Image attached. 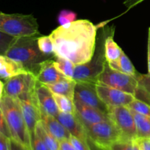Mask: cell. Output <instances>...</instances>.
I'll return each instance as SVG.
<instances>
[{
	"mask_svg": "<svg viewBox=\"0 0 150 150\" xmlns=\"http://www.w3.org/2000/svg\"><path fill=\"white\" fill-rule=\"evenodd\" d=\"M98 29L85 19L58 26L50 34L56 57L67 59L76 65L89 62L96 48Z\"/></svg>",
	"mask_w": 150,
	"mask_h": 150,
	"instance_id": "6da1fadb",
	"label": "cell"
},
{
	"mask_svg": "<svg viewBox=\"0 0 150 150\" xmlns=\"http://www.w3.org/2000/svg\"><path fill=\"white\" fill-rule=\"evenodd\" d=\"M39 37L13 38L1 54L20 63L26 71L36 76L42 62L53 59L40 50L38 42Z\"/></svg>",
	"mask_w": 150,
	"mask_h": 150,
	"instance_id": "7a4b0ae2",
	"label": "cell"
},
{
	"mask_svg": "<svg viewBox=\"0 0 150 150\" xmlns=\"http://www.w3.org/2000/svg\"><path fill=\"white\" fill-rule=\"evenodd\" d=\"M0 112L10 128L12 139L31 150V137L18 98L4 95L0 97Z\"/></svg>",
	"mask_w": 150,
	"mask_h": 150,
	"instance_id": "3957f363",
	"label": "cell"
},
{
	"mask_svg": "<svg viewBox=\"0 0 150 150\" xmlns=\"http://www.w3.org/2000/svg\"><path fill=\"white\" fill-rule=\"evenodd\" d=\"M108 29L103 27L100 35L97 37L96 48L92 59L83 64L76 65L73 79L76 82H87L97 84L100 76L108 62L105 54V40Z\"/></svg>",
	"mask_w": 150,
	"mask_h": 150,
	"instance_id": "277c9868",
	"label": "cell"
},
{
	"mask_svg": "<svg viewBox=\"0 0 150 150\" xmlns=\"http://www.w3.org/2000/svg\"><path fill=\"white\" fill-rule=\"evenodd\" d=\"M0 32L15 38L41 36L37 19L32 15L0 13Z\"/></svg>",
	"mask_w": 150,
	"mask_h": 150,
	"instance_id": "5b68a950",
	"label": "cell"
},
{
	"mask_svg": "<svg viewBox=\"0 0 150 150\" xmlns=\"http://www.w3.org/2000/svg\"><path fill=\"white\" fill-rule=\"evenodd\" d=\"M89 142L103 150H110L113 144L122 139L121 133L111 120L84 126Z\"/></svg>",
	"mask_w": 150,
	"mask_h": 150,
	"instance_id": "8992f818",
	"label": "cell"
},
{
	"mask_svg": "<svg viewBox=\"0 0 150 150\" xmlns=\"http://www.w3.org/2000/svg\"><path fill=\"white\" fill-rule=\"evenodd\" d=\"M97 84L111 86L132 94L135 97L139 88V82L136 77L114 70L110 67L108 62L105 64L103 72L100 76Z\"/></svg>",
	"mask_w": 150,
	"mask_h": 150,
	"instance_id": "52a82bcc",
	"label": "cell"
},
{
	"mask_svg": "<svg viewBox=\"0 0 150 150\" xmlns=\"http://www.w3.org/2000/svg\"><path fill=\"white\" fill-rule=\"evenodd\" d=\"M108 116L117 126L124 140H135L137 139L136 122L132 111L128 106L111 107Z\"/></svg>",
	"mask_w": 150,
	"mask_h": 150,
	"instance_id": "ba28073f",
	"label": "cell"
},
{
	"mask_svg": "<svg viewBox=\"0 0 150 150\" xmlns=\"http://www.w3.org/2000/svg\"><path fill=\"white\" fill-rule=\"evenodd\" d=\"M25 122L30 133V137L35 135L36 125L42 120V114L37 99L35 89L32 92H27L18 98Z\"/></svg>",
	"mask_w": 150,
	"mask_h": 150,
	"instance_id": "9c48e42d",
	"label": "cell"
},
{
	"mask_svg": "<svg viewBox=\"0 0 150 150\" xmlns=\"http://www.w3.org/2000/svg\"><path fill=\"white\" fill-rule=\"evenodd\" d=\"M2 81L4 95L16 99L23 94L35 90L38 83L35 75L30 73L20 74Z\"/></svg>",
	"mask_w": 150,
	"mask_h": 150,
	"instance_id": "30bf717a",
	"label": "cell"
},
{
	"mask_svg": "<svg viewBox=\"0 0 150 150\" xmlns=\"http://www.w3.org/2000/svg\"><path fill=\"white\" fill-rule=\"evenodd\" d=\"M74 99L108 114V107L101 100L96 89V84L87 82H77Z\"/></svg>",
	"mask_w": 150,
	"mask_h": 150,
	"instance_id": "8fae6325",
	"label": "cell"
},
{
	"mask_svg": "<svg viewBox=\"0 0 150 150\" xmlns=\"http://www.w3.org/2000/svg\"><path fill=\"white\" fill-rule=\"evenodd\" d=\"M96 89L101 100L108 108L111 107L127 106L136 98L132 94L105 85L96 84Z\"/></svg>",
	"mask_w": 150,
	"mask_h": 150,
	"instance_id": "7c38bea8",
	"label": "cell"
},
{
	"mask_svg": "<svg viewBox=\"0 0 150 150\" xmlns=\"http://www.w3.org/2000/svg\"><path fill=\"white\" fill-rule=\"evenodd\" d=\"M35 93L41 114L57 117L60 111L56 103L54 94L50 90L49 88L46 85L38 82Z\"/></svg>",
	"mask_w": 150,
	"mask_h": 150,
	"instance_id": "4fadbf2b",
	"label": "cell"
},
{
	"mask_svg": "<svg viewBox=\"0 0 150 150\" xmlns=\"http://www.w3.org/2000/svg\"><path fill=\"white\" fill-rule=\"evenodd\" d=\"M74 103L76 106V115L82 122L83 126L111 120L108 114H105L93 107L86 105L78 100L74 99Z\"/></svg>",
	"mask_w": 150,
	"mask_h": 150,
	"instance_id": "5bb4252c",
	"label": "cell"
},
{
	"mask_svg": "<svg viewBox=\"0 0 150 150\" xmlns=\"http://www.w3.org/2000/svg\"><path fill=\"white\" fill-rule=\"evenodd\" d=\"M57 118L67 128L72 136L89 143V138L86 129L76 114H66L59 112Z\"/></svg>",
	"mask_w": 150,
	"mask_h": 150,
	"instance_id": "9a60e30c",
	"label": "cell"
},
{
	"mask_svg": "<svg viewBox=\"0 0 150 150\" xmlns=\"http://www.w3.org/2000/svg\"><path fill=\"white\" fill-rule=\"evenodd\" d=\"M54 59V58L50 59L42 62L39 72L35 76L38 82L48 86L67 79L56 68Z\"/></svg>",
	"mask_w": 150,
	"mask_h": 150,
	"instance_id": "2e32d148",
	"label": "cell"
},
{
	"mask_svg": "<svg viewBox=\"0 0 150 150\" xmlns=\"http://www.w3.org/2000/svg\"><path fill=\"white\" fill-rule=\"evenodd\" d=\"M42 122L48 131L59 142L64 140H69L72 135L65 127L53 116L42 114Z\"/></svg>",
	"mask_w": 150,
	"mask_h": 150,
	"instance_id": "e0dca14e",
	"label": "cell"
},
{
	"mask_svg": "<svg viewBox=\"0 0 150 150\" xmlns=\"http://www.w3.org/2000/svg\"><path fill=\"white\" fill-rule=\"evenodd\" d=\"M24 67L18 62L10 57L1 54L0 56V77L1 81H6L14 76L27 73Z\"/></svg>",
	"mask_w": 150,
	"mask_h": 150,
	"instance_id": "ac0fdd59",
	"label": "cell"
},
{
	"mask_svg": "<svg viewBox=\"0 0 150 150\" xmlns=\"http://www.w3.org/2000/svg\"><path fill=\"white\" fill-rule=\"evenodd\" d=\"M77 82L74 79H66L54 84L48 85V87L54 94L63 95L74 100L75 88Z\"/></svg>",
	"mask_w": 150,
	"mask_h": 150,
	"instance_id": "d6986e66",
	"label": "cell"
},
{
	"mask_svg": "<svg viewBox=\"0 0 150 150\" xmlns=\"http://www.w3.org/2000/svg\"><path fill=\"white\" fill-rule=\"evenodd\" d=\"M114 29H108L105 40V54L108 62L115 61L121 57L123 51L114 40Z\"/></svg>",
	"mask_w": 150,
	"mask_h": 150,
	"instance_id": "ffe728a7",
	"label": "cell"
},
{
	"mask_svg": "<svg viewBox=\"0 0 150 150\" xmlns=\"http://www.w3.org/2000/svg\"><path fill=\"white\" fill-rule=\"evenodd\" d=\"M108 63L110 67H112L114 70L126 73V74L130 75V76H134V77H137L139 73L136 71L133 63L131 62L129 57L125 54L124 51L118 59Z\"/></svg>",
	"mask_w": 150,
	"mask_h": 150,
	"instance_id": "44dd1931",
	"label": "cell"
},
{
	"mask_svg": "<svg viewBox=\"0 0 150 150\" xmlns=\"http://www.w3.org/2000/svg\"><path fill=\"white\" fill-rule=\"evenodd\" d=\"M35 133L45 144L49 150H59V142L48 131L42 120L37 124Z\"/></svg>",
	"mask_w": 150,
	"mask_h": 150,
	"instance_id": "7402d4cb",
	"label": "cell"
},
{
	"mask_svg": "<svg viewBox=\"0 0 150 150\" xmlns=\"http://www.w3.org/2000/svg\"><path fill=\"white\" fill-rule=\"evenodd\" d=\"M132 113L136 122L137 138L150 139V117L138 114L133 111H132Z\"/></svg>",
	"mask_w": 150,
	"mask_h": 150,
	"instance_id": "603a6c76",
	"label": "cell"
},
{
	"mask_svg": "<svg viewBox=\"0 0 150 150\" xmlns=\"http://www.w3.org/2000/svg\"><path fill=\"white\" fill-rule=\"evenodd\" d=\"M54 64L56 68L66 78L73 79L76 64L70 60L62 57H56L54 59Z\"/></svg>",
	"mask_w": 150,
	"mask_h": 150,
	"instance_id": "cb8c5ba5",
	"label": "cell"
},
{
	"mask_svg": "<svg viewBox=\"0 0 150 150\" xmlns=\"http://www.w3.org/2000/svg\"><path fill=\"white\" fill-rule=\"evenodd\" d=\"M54 97L60 112L66 114H76L74 100L57 94H54Z\"/></svg>",
	"mask_w": 150,
	"mask_h": 150,
	"instance_id": "d4e9b609",
	"label": "cell"
},
{
	"mask_svg": "<svg viewBox=\"0 0 150 150\" xmlns=\"http://www.w3.org/2000/svg\"><path fill=\"white\" fill-rule=\"evenodd\" d=\"M38 46L40 50L45 55L50 57H56L54 52V45L52 39L49 36H40L38 38Z\"/></svg>",
	"mask_w": 150,
	"mask_h": 150,
	"instance_id": "484cf974",
	"label": "cell"
},
{
	"mask_svg": "<svg viewBox=\"0 0 150 150\" xmlns=\"http://www.w3.org/2000/svg\"><path fill=\"white\" fill-rule=\"evenodd\" d=\"M127 106L135 112L150 117V104L144 101L135 98Z\"/></svg>",
	"mask_w": 150,
	"mask_h": 150,
	"instance_id": "4316f807",
	"label": "cell"
},
{
	"mask_svg": "<svg viewBox=\"0 0 150 150\" xmlns=\"http://www.w3.org/2000/svg\"><path fill=\"white\" fill-rule=\"evenodd\" d=\"M110 150H140L136 139L135 140H121L111 145Z\"/></svg>",
	"mask_w": 150,
	"mask_h": 150,
	"instance_id": "83f0119b",
	"label": "cell"
},
{
	"mask_svg": "<svg viewBox=\"0 0 150 150\" xmlns=\"http://www.w3.org/2000/svg\"><path fill=\"white\" fill-rule=\"evenodd\" d=\"M76 13L67 10H63L59 13L58 16V21L60 26L75 21L76 18Z\"/></svg>",
	"mask_w": 150,
	"mask_h": 150,
	"instance_id": "f1b7e54d",
	"label": "cell"
},
{
	"mask_svg": "<svg viewBox=\"0 0 150 150\" xmlns=\"http://www.w3.org/2000/svg\"><path fill=\"white\" fill-rule=\"evenodd\" d=\"M138 82H139V86L143 89L146 93L150 96V74H141L136 77Z\"/></svg>",
	"mask_w": 150,
	"mask_h": 150,
	"instance_id": "f546056e",
	"label": "cell"
},
{
	"mask_svg": "<svg viewBox=\"0 0 150 150\" xmlns=\"http://www.w3.org/2000/svg\"><path fill=\"white\" fill-rule=\"evenodd\" d=\"M70 141L73 144L76 150H92L87 142L81 140L79 138L71 136Z\"/></svg>",
	"mask_w": 150,
	"mask_h": 150,
	"instance_id": "4dcf8cb0",
	"label": "cell"
},
{
	"mask_svg": "<svg viewBox=\"0 0 150 150\" xmlns=\"http://www.w3.org/2000/svg\"><path fill=\"white\" fill-rule=\"evenodd\" d=\"M31 150H49L45 144L35 133L31 138Z\"/></svg>",
	"mask_w": 150,
	"mask_h": 150,
	"instance_id": "1f68e13d",
	"label": "cell"
},
{
	"mask_svg": "<svg viewBox=\"0 0 150 150\" xmlns=\"http://www.w3.org/2000/svg\"><path fill=\"white\" fill-rule=\"evenodd\" d=\"M0 133L3 134L8 139H12V135L11 133H10L8 125H7L4 116L1 112H0Z\"/></svg>",
	"mask_w": 150,
	"mask_h": 150,
	"instance_id": "d6a6232c",
	"label": "cell"
},
{
	"mask_svg": "<svg viewBox=\"0 0 150 150\" xmlns=\"http://www.w3.org/2000/svg\"><path fill=\"white\" fill-rule=\"evenodd\" d=\"M138 144L140 150H150V139H144V138H137L136 139Z\"/></svg>",
	"mask_w": 150,
	"mask_h": 150,
	"instance_id": "836d02e7",
	"label": "cell"
},
{
	"mask_svg": "<svg viewBox=\"0 0 150 150\" xmlns=\"http://www.w3.org/2000/svg\"><path fill=\"white\" fill-rule=\"evenodd\" d=\"M0 150H10V139L0 133Z\"/></svg>",
	"mask_w": 150,
	"mask_h": 150,
	"instance_id": "e575fe53",
	"label": "cell"
},
{
	"mask_svg": "<svg viewBox=\"0 0 150 150\" xmlns=\"http://www.w3.org/2000/svg\"><path fill=\"white\" fill-rule=\"evenodd\" d=\"M59 150H76V149L69 139L59 142Z\"/></svg>",
	"mask_w": 150,
	"mask_h": 150,
	"instance_id": "d590c367",
	"label": "cell"
},
{
	"mask_svg": "<svg viewBox=\"0 0 150 150\" xmlns=\"http://www.w3.org/2000/svg\"><path fill=\"white\" fill-rule=\"evenodd\" d=\"M10 150H29L13 139H10Z\"/></svg>",
	"mask_w": 150,
	"mask_h": 150,
	"instance_id": "8d00e7d4",
	"label": "cell"
},
{
	"mask_svg": "<svg viewBox=\"0 0 150 150\" xmlns=\"http://www.w3.org/2000/svg\"><path fill=\"white\" fill-rule=\"evenodd\" d=\"M144 0H125L124 1V4L127 9L132 8L134 6L137 5L138 4H139L140 2L143 1Z\"/></svg>",
	"mask_w": 150,
	"mask_h": 150,
	"instance_id": "74e56055",
	"label": "cell"
},
{
	"mask_svg": "<svg viewBox=\"0 0 150 150\" xmlns=\"http://www.w3.org/2000/svg\"><path fill=\"white\" fill-rule=\"evenodd\" d=\"M148 73L150 74V37H148Z\"/></svg>",
	"mask_w": 150,
	"mask_h": 150,
	"instance_id": "f35d334b",
	"label": "cell"
},
{
	"mask_svg": "<svg viewBox=\"0 0 150 150\" xmlns=\"http://www.w3.org/2000/svg\"><path fill=\"white\" fill-rule=\"evenodd\" d=\"M149 37H150V27L149 28Z\"/></svg>",
	"mask_w": 150,
	"mask_h": 150,
	"instance_id": "ab89813d",
	"label": "cell"
}]
</instances>
